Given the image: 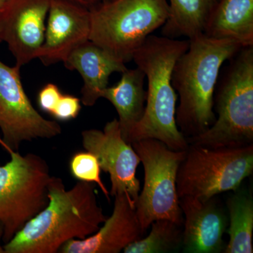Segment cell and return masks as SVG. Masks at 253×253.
Wrapping results in <instances>:
<instances>
[{"instance_id":"cell-9","label":"cell","mask_w":253,"mask_h":253,"mask_svg":"<svg viewBox=\"0 0 253 253\" xmlns=\"http://www.w3.org/2000/svg\"><path fill=\"white\" fill-rule=\"evenodd\" d=\"M20 69L0 61V144L14 151H19L24 141L52 139L62 131L59 123L35 109L23 89Z\"/></svg>"},{"instance_id":"cell-24","label":"cell","mask_w":253,"mask_h":253,"mask_svg":"<svg viewBox=\"0 0 253 253\" xmlns=\"http://www.w3.org/2000/svg\"><path fill=\"white\" fill-rule=\"evenodd\" d=\"M70 1H74V2L83 5L88 9H91V8L99 4L101 0H70Z\"/></svg>"},{"instance_id":"cell-25","label":"cell","mask_w":253,"mask_h":253,"mask_svg":"<svg viewBox=\"0 0 253 253\" xmlns=\"http://www.w3.org/2000/svg\"><path fill=\"white\" fill-rule=\"evenodd\" d=\"M3 235H4V227H3L2 224L0 223V253H5L4 244H2Z\"/></svg>"},{"instance_id":"cell-6","label":"cell","mask_w":253,"mask_h":253,"mask_svg":"<svg viewBox=\"0 0 253 253\" xmlns=\"http://www.w3.org/2000/svg\"><path fill=\"white\" fill-rule=\"evenodd\" d=\"M0 145L10 156L9 162L0 165V223L4 227V244L47 206L51 175L41 156H23Z\"/></svg>"},{"instance_id":"cell-13","label":"cell","mask_w":253,"mask_h":253,"mask_svg":"<svg viewBox=\"0 0 253 253\" xmlns=\"http://www.w3.org/2000/svg\"><path fill=\"white\" fill-rule=\"evenodd\" d=\"M183 222L182 251L186 253H224L229 219L217 196L208 199H179Z\"/></svg>"},{"instance_id":"cell-23","label":"cell","mask_w":253,"mask_h":253,"mask_svg":"<svg viewBox=\"0 0 253 253\" xmlns=\"http://www.w3.org/2000/svg\"><path fill=\"white\" fill-rule=\"evenodd\" d=\"M62 94L56 84L47 83L38 93V104L40 109L51 115Z\"/></svg>"},{"instance_id":"cell-11","label":"cell","mask_w":253,"mask_h":253,"mask_svg":"<svg viewBox=\"0 0 253 253\" xmlns=\"http://www.w3.org/2000/svg\"><path fill=\"white\" fill-rule=\"evenodd\" d=\"M51 0H5L0 9V42L21 68L38 59L45 36Z\"/></svg>"},{"instance_id":"cell-17","label":"cell","mask_w":253,"mask_h":253,"mask_svg":"<svg viewBox=\"0 0 253 253\" xmlns=\"http://www.w3.org/2000/svg\"><path fill=\"white\" fill-rule=\"evenodd\" d=\"M204 35L236 42L242 48L253 46V0H220Z\"/></svg>"},{"instance_id":"cell-8","label":"cell","mask_w":253,"mask_h":253,"mask_svg":"<svg viewBox=\"0 0 253 253\" xmlns=\"http://www.w3.org/2000/svg\"><path fill=\"white\" fill-rule=\"evenodd\" d=\"M144 169V182L135 204L136 214L143 230L153 221L169 219L184 222L176 191V175L186 151H175L157 139H147L131 144Z\"/></svg>"},{"instance_id":"cell-26","label":"cell","mask_w":253,"mask_h":253,"mask_svg":"<svg viewBox=\"0 0 253 253\" xmlns=\"http://www.w3.org/2000/svg\"><path fill=\"white\" fill-rule=\"evenodd\" d=\"M4 1L5 0H0V9H1V6L4 4Z\"/></svg>"},{"instance_id":"cell-20","label":"cell","mask_w":253,"mask_h":253,"mask_svg":"<svg viewBox=\"0 0 253 253\" xmlns=\"http://www.w3.org/2000/svg\"><path fill=\"white\" fill-rule=\"evenodd\" d=\"M151 231L125 248V253H169L182 249L183 228L169 219L153 221Z\"/></svg>"},{"instance_id":"cell-10","label":"cell","mask_w":253,"mask_h":253,"mask_svg":"<svg viewBox=\"0 0 253 253\" xmlns=\"http://www.w3.org/2000/svg\"><path fill=\"white\" fill-rule=\"evenodd\" d=\"M81 135L83 148L96 156L101 170L109 174L110 196L125 194L135 206L141 190L136 176L141 160L132 146L123 139L118 119L106 123L103 130L86 129Z\"/></svg>"},{"instance_id":"cell-16","label":"cell","mask_w":253,"mask_h":253,"mask_svg":"<svg viewBox=\"0 0 253 253\" xmlns=\"http://www.w3.org/2000/svg\"><path fill=\"white\" fill-rule=\"evenodd\" d=\"M145 80L146 76L140 68L126 69L117 84L108 86L101 93V98L110 101L117 111L124 139L144 116L147 97Z\"/></svg>"},{"instance_id":"cell-21","label":"cell","mask_w":253,"mask_h":253,"mask_svg":"<svg viewBox=\"0 0 253 253\" xmlns=\"http://www.w3.org/2000/svg\"><path fill=\"white\" fill-rule=\"evenodd\" d=\"M69 169L75 179L96 184L108 201H111L109 191L101 179L99 161L94 154L87 151L76 153L70 160Z\"/></svg>"},{"instance_id":"cell-4","label":"cell","mask_w":253,"mask_h":253,"mask_svg":"<svg viewBox=\"0 0 253 253\" xmlns=\"http://www.w3.org/2000/svg\"><path fill=\"white\" fill-rule=\"evenodd\" d=\"M229 61L214 91L215 121L187 138L189 144L212 149L253 144V46L242 48Z\"/></svg>"},{"instance_id":"cell-12","label":"cell","mask_w":253,"mask_h":253,"mask_svg":"<svg viewBox=\"0 0 253 253\" xmlns=\"http://www.w3.org/2000/svg\"><path fill=\"white\" fill-rule=\"evenodd\" d=\"M91 28L90 9L70 0H51L38 59L46 66L63 62L73 50L89 41Z\"/></svg>"},{"instance_id":"cell-7","label":"cell","mask_w":253,"mask_h":253,"mask_svg":"<svg viewBox=\"0 0 253 253\" xmlns=\"http://www.w3.org/2000/svg\"><path fill=\"white\" fill-rule=\"evenodd\" d=\"M253 172V144L219 149L189 144L178 169L176 191L179 199H210L240 189Z\"/></svg>"},{"instance_id":"cell-19","label":"cell","mask_w":253,"mask_h":253,"mask_svg":"<svg viewBox=\"0 0 253 253\" xmlns=\"http://www.w3.org/2000/svg\"><path fill=\"white\" fill-rule=\"evenodd\" d=\"M226 200L229 241L224 253H253V199L251 191L239 189Z\"/></svg>"},{"instance_id":"cell-3","label":"cell","mask_w":253,"mask_h":253,"mask_svg":"<svg viewBox=\"0 0 253 253\" xmlns=\"http://www.w3.org/2000/svg\"><path fill=\"white\" fill-rule=\"evenodd\" d=\"M189 46V40L151 35L136 50L132 60L147 79V97L144 116L126 136V142L154 139L175 151L189 147L176 126L178 96L172 84L173 68Z\"/></svg>"},{"instance_id":"cell-27","label":"cell","mask_w":253,"mask_h":253,"mask_svg":"<svg viewBox=\"0 0 253 253\" xmlns=\"http://www.w3.org/2000/svg\"><path fill=\"white\" fill-rule=\"evenodd\" d=\"M111 1V0H101V2H106V1Z\"/></svg>"},{"instance_id":"cell-22","label":"cell","mask_w":253,"mask_h":253,"mask_svg":"<svg viewBox=\"0 0 253 253\" xmlns=\"http://www.w3.org/2000/svg\"><path fill=\"white\" fill-rule=\"evenodd\" d=\"M81 100L77 96L62 94L51 116L59 121L76 119L81 112Z\"/></svg>"},{"instance_id":"cell-15","label":"cell","mask_w":253,"mask_h":253,"mask_svg":"<svg viewBox=\"0 0 253 253\" xmlns=\"http://www.w3.org/2000/svg\"><path fill=\"white\" fill-rule=\"evenodd\" d=\"M70 71H77L83 79L81 102L93 106L109 86L113 73H123L127 69L126 63L91 41L78 46L63 62Z\"/></svg>"},{"instance_id":"cell-2","label":"cell","mask_w":253,"mask_h":253,"mask_svg":"<svg viewBox=\"0 0 253 253\" xmlns=\"http://www.w3.org/2000/svg\"><path fill=\"white\" fill-rule=\"evenodd\" d=\"M189 41V48L172 73V84L179 98L176 126L186 139L202 134L214 124V94L221 68L242 49L236 42L205 35Z\"/></svg>"},{"instance_id":"cell-5","label":"cell","mask_w":253,"mask_h":253,"mask_svg":"<svg viewBox=\"0 0 253 253\" xmlns=\"http://www.w3.org/2000/svg\"><path fill=\"white\" fill-rule=\"evenodd\" d=\"M89 41L126 63L169 15L168 0H111L90 9Z\"/></svg>"},{"instance_id":"cell-18","label":"cell","mask_w":253,"mask_h":253,"mask_svg":"<svg viewBox=\"0 0 253 253\" xmlns=\"http://www.w3.org/2000/svg\"><path fill=\"white\" fill-rule=\"evenodd\" d=\"M220 0H168L169 15L163 36L188 40L204 35L211 14Z\"/></svg>"},{"instance_id":"cell-1","label":"cell","mask_w":253,"mask_h":253,"mask_svg":"<svg viewBox=\"0 0 253 253\" xmlns=\"http://www.w3.org/2000/svg\"><path fill=\"white\" fill-rule=\"evenodd\" d=\"M96 187L79 181L67 190L61 178L51 176L47 206L4 244L5 253H56L71 240L94 234L107 218Z\"/></svg>"},{"instance_id":"cell-14","label":"cell","mask_w":253,"mask_h":253,"mask_svg":"<svg viewBox=\"0 0 253 253\" xmlns=\"http://www.w3.org/2000/svg\"><path fill=\"white\" fill-rule=\"evenodd\" d=\"M97 231L83 240L63 245L62 253H118L146 236L136 214L135 206L125 194L115 196L114 207Z\"/></svg>"}]
</instances>
